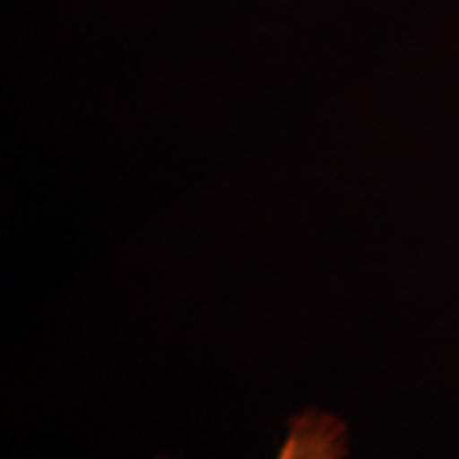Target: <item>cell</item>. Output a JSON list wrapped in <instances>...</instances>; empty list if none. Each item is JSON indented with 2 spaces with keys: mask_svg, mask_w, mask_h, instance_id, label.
Returning a JSON list of instances; mask_svg holds the SVG:
<instances>
[{
  "mask_svg": "<svg viewBox=\"0 0 459 459\" xmlns=\"http://www.w3.org/2000/svg\"><path fill=\"white\" fill-rule=\"evenodd\" d=\"M347 452L350 444L342 419L309 409L289 421V434L276 459H344Z\"/></svg>",
  "mask_w": 459,
  "mask_h": 459,
  "instance_id": "1",
  "label": "cell"
}]
</instances>
